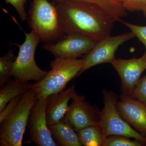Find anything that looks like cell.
<instances>
[{
    "mask_svg": "<svg viewBox=\"0 0 146 146\" xmlns=\"http://www.w3.org/2000/svg\"><path fill=\"white\" fill-rule=\"evenodd\" d=\"M36 100L35 92L30 89L23 95L14 112L0 123V146L22 145L30 113Z\"/></svg>",
    "mask_w": 146,
    "mask_h": 146,
    "instance_id": "obj_4",
    "label": "cell"
},
{
    "mask_svg": "<svg viewBox=\"0 0 146 146\" xmlns=\"http://www.w3.org/2000/svg\"><path fill=\"white\" fill-rule=\"evenodd\" d=\"M55 3L59 2L64 0H53ZM88 2L94 3L100 5L117 19L118 21L121 18L125 17L127 15L126 10L119 4H115L110 2L108 0H77Z\"/></svg>",
    "mask_w": 146,
    "mask_h": 146,
    "instance_id": "obj_18",
    "label": "cell"
},
{
    "mask_svg": "<svg viewBox=\"0 0 146 146\" xmlns=\"http://www.w3.org/2000/svg\"><path fill=\"white\" fill-rule=\"evenodd\" d=\"M111 64L121 78V94L130 96L141 75L146 70V50L139 58H116Z\"/></svg>",
    "mask_w": 146,
    "mask_h": 146,
    "instance_id": "obj_11",
    "label": "cell"
},
{
    "mask_svg": "<svg viewBox=\"0 0 146 146\" xmlns=\"http://www.w3.org/2000/svg\"><path fill=\"white\" fill-rule=\"evenodd\" d=\"M96 42L89 35L76 32L66 34L54 43H46L42 48L55 58H78L89 53Z\"/></svg>",
    "mask_w": 146,
    "mask_h": 146,
    "instance_id": "obj_8",
    "label": "cell"
},
{
    "mask_svg": "<svg viewBox=\"0 0 146 146\" xmlns=\"http://www.w3.org/2000/svg\"><path fill=\"white\" fill-rule=\"evenodd\" d=\"M27 21L42 42L54 43L66 35L56 6L48 0H32Z\"/></svg>",
    "mask_w": 146,
    "mask_h": 146,
    "instance_id": "obj_2",
    "label": "cell"
},
{
    "mask_svg": "<svg viewBox=\"0 0 146 146\" xmlns=\"http://www.w3.org/2000/svg\"><path fill=\"white\" fill-rule=\"evenodd\" d=\"M120 21L130 29L131 31L134 34L135 37H137L139 41L143 43L146 50V25L144 26L137 25L121 20Z\"/></svg>",
    "mask_w": 146,
    "mask_h": 146,
    "instance_id": "obj_22",
    "label": "cell"
},
{
    "mask_svg": "<svg viewBox=\"0 0 146 146\" xmlns=\"http://www.w3.org/2000/svg\"><path fill=\"white\" fill-rule=\"evenodd\" d=\"M32 84L14 78L0 88V112L11 100L31 89Z\"/></svg>",
    "mask_w": 146,
    "mask_h": 146,
    "instance_id": "obj_15",
    "label": "cell"
},
{
    "mask_svg": "<svg viewBox=\"0 0 146 146\" xmlns=\"http://www.w3.org/2000/svg\"><path fill=\"white\" fill-rule=\"evenodd\" d=\"M117 102L121 117L134 130L146 137V105L129 96L121 94Z\"/></svg>",
    "mask_w": 146,
    "mask_h": 146,
    "instance_id": "obj_12",
    "label": "cell"
},
{
    "mask_svg": "<svg viewBox=\"0 0 146 146\" xmlns=\"http://www.w3.org/2000/svg\"><path fill=\"white\" fill-rule=\"evenodd\" d=\"M23 96H18L11 100L2 111L0 112V123L14 112L18 106Z\"/></svg>",
    "mask_w": 146,
    "mask_h": 146,
    "instance_id": "obj_23",
    "label": "cell"
},
{
    "mask_svg": "<svg viewBox=\"0 0 146 146\" xmlns=\"http://www.w3.org/2000/svg\"><path fill=\"white\" fill-rule=\"evenodd\" d=\"M85 98L84 96L76 93L62 120L69 123L76 131L100 124L101 110L96 105L90 104Z\"/></svg>",
    "mask_w": 146,
    "mask_h": 146,
    "instance_id": "obj_9",
    "label": "cell"
},
{
    "mask_svg": "<svg viewBox=\"0 0 146 146\" xmlns=\"http://www.w3.org/2000/svg\"><path fill=\"white\" fill-rule=\"evenodd\" d=\"M25 35V40L23 44H14L19 47V51L13 62L11 74L14 78L25 82L39 81L48 72L40 69L35 59V50L41 40L33 31Z\"/></svg>",
    "mask_w": 146,
    "mask_h": 146,
    "instance_id": "obj_6",
    "label": "cell"
},
{
    "mask_svg": "<svg viewBox=\"0 0 146 146\" xmlns=\"http://www.w3.org/2000/svg\"></svg>",
    "mask_w": 146,
    "mask_h": 146,
    "instance_id": "obj_26",
    "label": "cell"
},
{
    "mask_svg": "<svg viewBox=\"0 0 146 146\" xmlns=\"http://www.w3.org/2000/svg\"><path fill=\"white\" fill-rule=\"evenodd\" d=\"M135 37L131 31L117 36H106L97 41L94 48L82 58V67L78 75L89 68L102 63H112L120 46Z\"/></svg>",
    "mask_w": 146,
    "mask_h": 146,
    "instance_id": "obj_7",
    "label": "cell"
},
{
    "mask_svg": "<svg viewBox=\"0 0 146 146\" xmlns=\"http://www.w3.org/2000/svg\"><path fill=\"white\" fill-rule=\"evenodd\" d=\"M76 93L74 85L47 98L46 115L48 127L60 122L68 111V103Z\"/></svg>",
    "mask_w": 146,
    "mask_h": 146,
    "instance_id": "obj_13",
    "label": "cell"
},
{
    "mask_svg": "<svg viewBox=\"0 0 146 146\" xmlns=\"http://www.w3.org/2000/svg\"><path fill=\"white\" fill-rule=\"evenodd\" d=\"M130 96L146 105V75L140 78Z\"/></svg>",
    "mask_w": 146,
    "mask_h": 146,
    "instance_id": "obj_21",
    "label": "cell"
},
{
    "mask_svg": "<svg viewBox=\"0 0 146 146\" xmlns=\"http://www.w3.org/2000/svg\"><path fill=\"white\" fill-rule=\"evenodd\" d=\"M13 51V50H11L4 56L0 57V88L13 77L11 70L16 58Z\"/></svg>",
    "mask_w": 146,
    "mask_h": 146,
    "instance_id": "obj_17",
    "label": "cell"
},
{
    "mask_svg": "<svg viewBox=\"0 0 146 146\" xmlns=\"http://www.w3.org/2000/svg\"><path fill=\"white\" fill-rule=\"evenodd\" d=\"M46 99H36L28 121L29 143L37 146H58L47 125L46 115Z\"/></svg>",
    "mask_w": 146,
    "mask_h": 146,
    "instance_id": "obj_10",
    "label": "cell"
},
{
    "mask_svg": "<svg viewBox=\"0 0 146 146\" xmlns=\"http://www.w3.org/2000/svg\"><path fill=\"white\" fill-rule=\"evenodd\" d=\"M6 3L10 4L16 9L22 22L27 21V14L25 8L26 0H4Z\"/></svg>",
    "mask_w": 146,
    "mask_h": 146,
    "instance_id": "obj_24",
    "label": "cell"
},
{
    "mask_svg": "<svg viewBox=\"0 0 146 146\" xmlns=\"http://www.w3.org/2000/svg\"><path fill=\"white\" fill-rule=\"evenodd\" d=\"M123 135H112L106 138L104 146H143L145 145L141 141Z\"/></svg>",
    "mask_w": 146,
    "mask_h": 146,
    "instance_id": "obj_19",
    "label": "cell"
},
{
    "mask_svg": "<svg viewBox=\"0 0 146 146\" xmlns=\"http://www.w3.org/2000/svg\"><path fill=\"white\" fill-rule=\"evenodd\" d=\"M104 107L101 110L100 125L106 137L123 135L141 141L146 145V137L138 133L121 117L117 107L119 97L114 91L102 90Z\"/></svg>",
    "mask_w": 146,
    "mask_h": 146,
    "instance_id": "obj_5",
    "label": "cell"
},
{
    "mask_svg": "<svg viewBox=\"0 0 146 146\" xmlns=\"http://www.w3.org/2000/svg\"><path fill=\"white\" fill-rule=\"evenodd\" d=\"M108 1H109L110 2L113 3L119 4L118 3L117 0H108Z\"/></svg>",
    "mask_w": 146,
    "mask_h": 146,
    "instance_id": "obj_25",
    "label": "cell"
},
{
    "mask_svg": "<svg viewBox=\"0 0 146 146\" xmlns=\"http://www.w3.org/2000/svg\"><path fill=\"white\" fill-rule=\"evenodd\" d=\"M53 138L58 146H82L76 132L69 123L63 120L48 126Z\"/></svg>",
    "mask_w": 146,
    "mask_h": 146,
    "instance_id": "obj_14",
    "label": "cell"
},
{
    "mask_svg": "<svg viewBox=\"0 0 146 146\" xmlns=\"http://www.w3.org/2000/svg\"><path fill=\"white\" fill-rule=\"evenodd\" d=\"M76 132L82 146H104L107 138L100 124L89 126Z\"/></svg>",
    "mask_w": 146,
    "mask_h": 146,
    "instance_id": "obj_16",
    "label": "cell"
},
{
    "mask_svg": "<svg viewBox=\"0 0 146 146\" xmlns=\"http://www.w3.org/2000/svg\"><path fill=\"white\" fill-rule=\"evenodd\" d=\"M65 34L79 32L96 41L110 35L115 16L94 3L64 0L55 3Z\"/></svg>",
    "mask_w": 146,
    "mask_h": 146,
    "instance_id": "obj_1",
    "label": "cell"
},
{
    "mask_svg": "<svg viewBox=\"0 0 146 146\" xmlns=\"http://www.w3.org/2000/svg\"><path fill=\"white\" fill-rule=\"evenodd\" d=\"M51 70L44 78L32 84L31 89L36 99H46L52 94L65 90L68 82L76 76L82 67V59L55 58L50 63Z\"/></svg>",
    "mask_w": 146,
    "mask_h": 146,
    "instance_id": "obj_3",
    "label": "cell"
},
{
    "mask_svg": "<svg viewBox=\"0 0 146 146\" xmlns=\"http://www.w3.org/2000/svg\"><path fill=\"white\" fill-rule=\"evenodd\" d=\"M117 1L126 10L142 11L146 17V0H117Z\"/></svg>",
    "mask_w": 146,
    "mask_h": 146,
    "instance_id": "obj_20",
    "label": "cell"
}]
</instances>
